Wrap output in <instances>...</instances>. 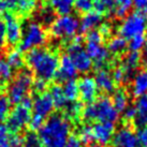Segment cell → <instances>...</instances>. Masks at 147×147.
Instances as JSON below:
<instances>
[{
	"label": "cell",
	"instance_id": "obj_41",
	"mask_svg": "<svg viewBox=\"0 0 147 147\" xmlns=\"http://www.w3.org/2000/svg\"><path fill=\"white\" fill-rule=\"evenodd\" d=\"M132 5L136 9L138 12L147 15V0H132Z\"/></svg>",
	"mask_w": 147,
	"mask_h": 147
},
{
	"label": "cell",
	"instance_id": "obj_24",
	"mask_svg": "<svg viewBox=\"0 0 147 147\" xmlns=\"http://www.w3.org/2000/svg\"><path fill=\"white\" fill-rule=\"evenodd\" d=\"M74 0H44V4L52 8L59 15L70 14L73 8Z\"/></svg>",
	"mask_w": 147,
	"mask_h": 147
},
{
	"label": "cell",
	"instance_id": "obj_11",
	"mask_svg": "<svg viewBox=\"0 0 147 147\" xmlns=\"http://www.w3.org/2000/svg\"><path fill=\"white\" fill-rule=\"evenodd\" d=\"M85 51L91 58L92 63H94L100 69H103V67L110 59V52L107 47L103 46L102 42L86 41Z\"/></svg>",
	"mask_w": 147,
	"mask_h": 147
},
{
	"label": "cell",
	"instance_id": "obj_25",
	"mask_svg": "<svg viewBox=\"0 0 147 147\" xmlns=\"http://www.w3.org/2000/svg\"><path fill=\"white\" fill-rule=\"evenodd\" d=\"M49 96L53 100L54 106L55 109L57 110H62L65 109L67 104H68V100L65 99V94H63V90L62 87L59 84H55V85L51 86L49 87Z\"/></svg>",
	"mask_w": 147,
	"mask_h": 147
},
{
	"label": "cell",
	"instance_id": "obj_18",
	"mask_svg": "<svg viewBox=\"0 0 147 147\" xmlns=\"http://www.w3.org/2000/svg\"><path fill=\"white\" fill-rule=\"evenodd\" d=\"M3 54L5 55V61L13 71H20L23 68L26 67L25 63V55L16 47L14 49H7L3 51Z\"/></svg>",
	"mask_w": 147,
	"mask_h": 147
},
{
	"label": "cell",
	"instance_id": "obj_44",
	"mask_svg": "<svg viewBox=\"0 0 147 147\" xmlns=\"http://www.w3.org/2000/svg\"><path fill=\"white\" fill-rule=\"evenodd\" d=\"M5 49V25L2 20H0V51Z\"/></svg>",
	"mask_w": 147,
	"mask_h": 147
},
{
	"label": "cell",
	"instance_id": "obj_38",
	"mask_svg": "<svg viewBox=\"0 0 147 147\" xmlns=\"http://www.w3.org/2000/svg\"><path fill=\"white\" fill-rule=\"evenodd\" d=\"M9 143L11 147H23V133H11L10 132Z\"/></svg>",
	"mask_w": 147,
	"mask_h": 147
},
{
	"label": "cell",
	"instance_id": "obj_29",
	"mask_svg": "<svg viewBox=\"0 0 147 147\" xmlns=\"http://www.w3.org/2000/svg\"><path fill=\"white\" fill-rule=\"evenodd\" d=\"M23 147H43L41 140L34 131L23 132Z\"/></svg>",
	"mask_w": 147,
	"mask_h": 147
},
{
	"label": "cell",
	"instance_id": "obj_20",
	"mask_svg": "<svg viewBox=\"0 0 147 147\" xmlns=\"http://www.w3.org/2000/svg\"><path fill=\"white\" fill-rule=\"evenodd\" d=\"M101 22H102L101 14L97 13L96 11H90L84 14V16L82 17V20L80 22V30L82 32H88L100 26Z\"/></svg>",
	"mask_w": 147,
	"mask_h": 147
},
{
	"label": "cell",
	"instance_id": "obj_36",
	"mask_svg": "<svg viewBox=\"0 0 147 147\" xmlns=\"http://www.w3.org/2000/svg\"><path fill=\"white\" fill-rule=\"evenodd\" d=\"M49 82H46L44 80H41V78H34V81H33V84H32V88L31 90L34 91V94H43L46 91V89L49 88Z\"/></svg>",
	"mask_w": 147,
	"mask_h": 147
},
{
	"label": "cell",
	"instance_id": "obj_7",
	"mask_svg": "<svg viewBox=\"0 0 147 147\" xmlns=\"http://www.w3.org/2000/svg\"><path fill=\"white\" fill-rule=\"evenodd\" d=\"M147 30V15L141 12L128 14L119 26V36L130 40L131 38L144 34Z\"/></svg>",
	"mask_w": 147,
	"mask_h": 147
},
{
	"label": "cell",
	"instance_id": "obj_39",
	"mask_svg": "<svg viewBox=\"0 0 147 147\" xmlns=\"http://www.w3.org/2000/svg\"><path fill=\"white\" fill-rule=\"evenodd\" d=\"M112 76H113L114 82H116V83L127 82L126 73H125V71H123V67H121V65H120V67H118V68H116V69L113 71Z\"/></svg>",
	"mask_w": 147,
	"mask_h": 147
},
{
	"label": "cell",
	"instance_id": "obj_48",
	"mask_svg": "<svg viewBox=\"0 0 147 147\" xmlns=\"http://www.w3.org/2000/svg\"><path fill=\"white\" fill-rule=\"evenodd\" d=\"M99 1L102 2L106 8H107V10H111V11H112L113 5H114V0H99Z\"/></svg>",
	"mask_w": 147,
	"mask_h": 147
},
{
	"label": "cell",
	"instance_id": "obj_45",
	"mask_svg": "<svg viewBox=\"0 0 147 147\" xmlns=\"http://www.w3.org/2000/svg\"><path fill=\"white\" fill-rule=\"evenodd\" d=\"M136 116V109L135 106H129L123 111V118L126 120H134Z\"/></svg>",
	"mask_w": 147,
	"mask_h": 147
},
{
	"label": "cell",
	"instance_id": "obj_1",
	"mask_svg": "<svg viewBox=\"0 0 147 147\" xmlns=\"http://www.w3.org/2000/svg\"><path fill=\"white\" fill-rule=\"evenodd\" d=\"M25 63L31 70L34 78L49 82L54 80L58 70L59 58L53 51L43 47H37L26 52Z\"/></svg>",
	"mask_w": 147,
	"mask_h": 147
},
{
	"label": "cell",
	"instance_id": "obj_42",
	"mask_svg": "<svg viewBox=\"0 0 147 147\" xmlns=\"http://www.w3.org/2000/svg\"><path fill=\"white\" fill-rule=\"evenodd\" d=\"M138 139H139L140 145L142 147H147V125L141 128V130L138 133Z\"/></svg>",
	"mask_w": 147,
	"mask_h": 147
},
{
	"label": "cell",
	"instance_id": "obj_22",
	"mask_svg": "<svg viewBox=\"0 0 147 147\" xmlns=\"http://www.w3.org/2000/svg\"><path fill=\"white\" fill-rule=\"evenodd\" d=\"M132 94L138 98L147 94V70H142L133 76Z\"/></svg>",
	"mask_w": 147,
	"mask_h": 147
},
{
	"label": "cell",
	"instance_id": "obj_15",
	"mask_svg": "<svg viewBox=\"0 0 147 147\" xmlns=\"http://www.w3.org/2000/svg\"><path fill=\"white\" fill-rule=\"evenodd\" d=\"M78 74V71L74 67L73 62L69 57V55H62L60 59H59V65H58V70L54 80L57 82V84L60 83H65L67 81L73 80Z\"/></svg>",
	"mask_w": 147,
	"mask_h": 147
},
{
	"label": "cell",
	"instance_id": "obj_4",
	"mask_svg": "<svg viewBox=\"0 0 147 147\" xmlns=\"http://www.w3.org/2000/svg\"><path fill=\"white\" fill-rule=\"evenodd\" d=\"M34 81V75L31 72V70L28 68H23L22 70L17 71L15 78H12V81L8 85V94L10 102L12 105L20 104L23 99L28 96L31 91L32 84Z\"/></svg>",
	"mask_w": 147,
	"mask_h": 147
},
{
	"label": "cell",
	"instance_id": "obj_30",
	"mask_svg": "<svg viewBox=\"0 0 147 147\" xmlns=\"http://www.w3.org/2000/svg\"><path fill=\"white\" fill-rule=\"evenodd\" d=\"M113 105L115 106V109L120 112H123L128 107V96L123 90H117L115 91L113 94V99H112Z\"/></svg>",
	"mask_w": 147,
	"mask_h": 147
},
{
	"label": "cell",
	"instance_id": "obj_50",
	"mask_svg": "<svg viewBox=\"0 0 147 147\" xmlns=\"http://www.w3.org/2000/svg\"><path fill=\"white\" fill-rule=\"evenodd\" d=\"M146 47H147V38H146Z\"/></svg>",
	"mask_w": 147,
	"mask_h": 147
},
{
	"label": "cell",
	"instance_id": "obj_32",
	"mask_svg": "<svg viewBox=\"0 0 147 147\" xmlns=\"http://www.w3.org/2000/svg\"><path fill=\"white\" fill-rule=\"evenodd\" d=\"M11 102L7 94H0V123L5 121V119L8 118L9 114L11 112Z\"/></svg>",
	"mask_w": 147,
	"mask_h": 147
},
{
	"label": "cell",
	"instance_id": "obj_47",
	"mask_svg": "<svg viewBox=\"0 0 147 147\" xmlns=\"http://www.w3.org/2000/svg\"><path fill=\"white\" fill-rule=\"evenodd\" d=\"M5 12H8L7 2H5V0H0V17L3 16Z\"/></svg>",
	"mask_w": 147,
	"mask_h": 147
},
{
	"label": "cell",
	"instance_id": "obj_2",
	"mask_svg": "<svg viewBox=\"0 0 147 147\" xmlns=\"http://www.w3.org/2000/svg\"><path fill=\"white\" fill-rule=\"evenodd\" d=\"M71 132L69 119L60 114L49 116L39 130L43 147H65Z\"/></svg>",
	"mask_w": 147,
	"mask_h": 147
},
{
	"label": "cell",
	"instance_id": "obj_33",
	"mask_svg": "<svg viewBox=\"0 0 147 147\" xmlns=\"http://www.w3.org/2000/svg\"><path fill=\"white\" fill-rule=\"evenodd\" d=\"M94 1L96 0H74L73 7L78 13L86 14L94 10Z\"/></svg>",
	"mask_w": 147,
	"mask_h": 147
},
{
	"label": "cell",
	"instance_id": "obj_37",
	"mask_svg": "<svg viewBox=\"0 0 147 147\" xmlns=\"http://www.w3.org/2000/svg\"><path fill=\"white\" fill-rule=\"evenodd\" d=\"M45 120L46 119L42 118L40 116H37V115H32L31 116V119H30V121H29V125H28V128L30 131H39L41 129V127L44 125Z\"/></svg>",
	"mask_w": 147,
	"mask_h": 147
},
{
	"label": "cell",
	"instance_id": "obj_21",
	"mask_svg": "<svg viewBox=\"0 0 147 147\" xmlns=\"http://www.w3.org/2000/svg\"><path fill=\"white\" fill-rule=\"evenodd\" d=\"M140 62H141V55L139 52H130L126 56L121 67L126 73L127 81H129L131 78H133L134 71L140 65Z\"/></svg>",
	"mask_w": 147,
	"mask_h": 147
},
{
	"label": "cell",
	"instance_id": "obj_12",
	"mask_svg": "<svg viewBox=\"0 0 147 147\" xmlns=\"http://www.w3.org/2000/svg\"><path fill=\"white\" fill-rule=\"evenodd\" d=\"M9 12L21 20L31 15L37 8L38 0H5Z\"/></svg>",
	"mask_w": 147,
	"mask_h": 147
},
{
	"label": "cell",
	"instance_id": "obj_16",
	"mask_svg": "<svg viewBox=\"0 0 147 147\" xmlns=\"http://www.w3.org/2000/svg\"><path fill=\"white\" fill-rule=\"evenodd\" d=\"M94 141L101 146H105L112 142L114 136L115 126L113 123H96L91 126Z\"/></svg>",
	"mask_w": 147,
	"mask_h": 147
},
{
	"label": "cell",
	"instance_id": "obj_28",
	"mask_svg": "<svg viewBox=\"0 0 147 147\" xmlns=\"http://www.w3.org/2000/svg\"><path fill=\"white\" fill-rule=\"evenodd\" d=\"M132 7V0H114L112 12L117 17H125Z\"/></svg>",
	"mask_w": 147,
	"mask_h": 147
},
{
	"label": "cell",
	"instance_id": "obj_43",
	"mask_svg": "<svg viewBox=\"0 0 147 147\" xmlns=\"http://www.w3.org/2000/svg\"><path fill=\"white\" fill-rule=\"evenodd\" d=\"M65 147H82V142L78 136L76 135H69V138L67 140V143H65Z\"/></svg>",
	"mask_w": 147,
	"mask_h": 147
},
{
	"label": "cell",
	"instance_id": "obj_3",
	"mask_svg": "<svg viewBox=\"0 0 147 147\" xmlns=\"http://www.w3.org/2000/svg\"><path fill=\"white\" fill-rule=\"evenodd\" d=\"M82 116L86 121L114 123L118 119L119 112L115 109L110 98L102 97L87 104L85 109H83Z\"/></svg>",
	"mask_w": 147,
	"mask_h": 147
},
{
	"label": "cell",
	"instance_id": "obj_34",
	"mask_svg": "<svg viewBox=\"0 0 147 147\" xmlns=\"http://www.w3.org/2000/svg\"><path fill=\"white\" fill-rule=\"evenodd\" d=\"M146 45V37L144 34L136 36L130 39V42L128 44V47L130 49V52H139Z\"/></svg>",
	"mask_w": 147,
	"mask_h": 147
},
{
	"label": "cell",
	"instance_id": "obj_46",
	"mask_svg": "<svg viewBox=\"0 0 147 147\" xmlns=\"http://www.w3.org/2000/svg\"><path fill=\"white\" fill-rule=\"evenodd\" d=\"M99 31L102 34V37H106V36H109L111 33V26L107 24L102 25V26L100 27V30H99Z\"/></svg>",
	"mask_w": 147,
	"mask_h": 147
},
{
	"label": "cell",
	"instance_id": "obj_14",
	"mask_svg": "<svg viewBox=\"0 0 147 147\" xmlns=\"http://www.w3.org/2000/svg\"><path fill=\"white\" fill-rule=\"evenodd\" d=\"M54 109H55L54 102L49 92L45 91L43 94H37L33 98V115H37V116L46 119L49 116L52 115Z\"/></svg>",
	"mask_w": 147,
	"mask_h": 147
},
{
	"label": "cell",
	"instance_id": "obj_23",
	"mask_svg": "<svg viewBox=\"0 0 147 147\" xmlns=\"http://www.w3.org/2000/svg\"><path fill=\"white\" fill-rule=\"evenodd\" d=\"M136 116L134 118V123L139 128H143L147 125V94L139 97L135 103Z\"/></svg>",
	"mask_w": 147,
	"mask_h": 147
},
{
	"label": "cell",
	"instance_id": "obj_17",
	"mask_svg": "<svg viewBox=\"0 0 147 147\" xmlns=\"http://www.w3.org/2000/svg\"><path fill=\"white\" fill-rule=\"evenodd\" d=\"M113 147H139L138 134L130 128H121L114 134L112 139Z\"/></svg>",
	"mask_w": 147,
	"mask_h": 147
},
{
	"label": "cell",
	"instance_id": "obj_49",
	"mask_svg": "<svg viewBox=\"0 0 147 147\" xmlns=\"http://www.w3.org/2000/svg\"><path fill=\"white\" fill-rule=\"evenodd\" d=\"M144 57H145V60H146V62H147V47H146V49H145V54H144Z\"/></svg>",
	"mask_w": 147,
	"mask_h": 147
},
{
	"label": "cell",
	"instance_id": "obj_5",
	"mask_svg": "<svg viewBox=\"0 0 147 147\" xmlns=\"http://www.w3.org/2000/svg\"><path fill=\"white\" fill-rule=\"evenodd\" d=\"M49 34L46 30L43 28V26L31 22L27 25V27L23 31L22 40L18 44V49L22 53H26L30 49H37V47H42L47 41Z\"/></svg>",
	"mask_w": 147,
	"mask_h": 147
},
{
	"label": "cell",
	"instance_id": "obj_8",
	"mask_svg": "<svg viewBox=\"0 0 147 147\" xmlns=\"http://www.w3.org/2000/svg\"><path fill=\"white\" fill-rule=\"evenodd\" d=\"M83 38L81 36H75L73 41L67 46V55H69L74 67L78 72L86 73L90 71L92 67V60L89 55L86 53L85 49L82 45Z\"/></svg>",
	"mask_w": 147,
	"mask_h": 147
},
{
	"label": "cell",
	"instance_id": "obj_27",
	"mask_svg": "<svg viewBox=\"0 0 147 147\" xmlns=\"http://www.w3.org/2000/svg\"><path fill=\"white\" fill-rule=\"evenodd\" d=\"M62 90H63L65 99H67L68 101H70V102L76 101V99L78 98V82L74 81V80H70V81L65 82L63 87H62Z\"/></svg>",
	"mask_w": 147,
	"mask_h": 147
},
{
	"label": "cell",
	"instance_id": "obj_10",
	"mask_svg": "<svg viewBox=\"0 0 147 147\" xmlns=\"http://www.w3.org/2000/svg\"><path fill=\"white\" fill-rule=\"evenodd\" d=\"M31 110H28L21 104L15 105L8 118L5 119V126L11 133H21L26 127L29 125V121L31 119Z\"/></svg>",
	"mask_w": 147,
	"mask_h": 147
},
{
	"label": "cell",
	"instance_id": "obj_31",
	"mask_svg": "<svg viewBox=\"0 0 147 147\" xmlns=\"http://www.w3.org/2000/svg\"><path fill=\"white\" fill-rule=\"evenodd\" d=\"M65 110V117L68 119H78L83 112L82 103L78 102V101H73V102H71L70 104H67Z\"/></svg>",
	"mask_w": 147,
	"mask_h": 147
},
{
	"label": "cell",
	"instance_id": "obj_35",
	"mask_svg": "<svg viewBox=\"0 0 147 147\" xmlns=\"http://www.w3.org/2000/svg\"><path fill=\"white\" fill-rule=\"evenodd\" d=\"M80 140L82 144L90 145L94 142V134H92V129L90 126H84L80 131Z\"/></svg>",
	"mask_w": 147,
	"mask_h": 147
},
{
	"label": "cell",
	"instance_id": "obj_13",
	"mask_svg": "<svg viewBox=\"0 0 147 147\" xmlns=\"http://www.w3.org/2000/svg\"><path fill=\"white\" fill-rule=\"evenodd\" d=\"M78 96L81 97L83 102L89 103L96 101L98 97V86L96 84L94 78L91 76H83L78 82Z\"/></svg>",
	"mask_w": 147,
	"mask_h": 147
},
{
	"label": "cell",
	"instance_id": "obj_26",
	"mask_svg": "<svg viewBox=\"0 0 147 147\" xmlns=\"http://www.w3.org/2000/svg\"><path fill=\"white\" fill-rule=\"evenodd\" d=\"M128 47V43H127V40L123 39V37L120 36H117V37L112 38L107 44V49L109 52L112 54H121L123 53L126 49Z\"/></svg>",
	"mask_w": 147,
	"mask_h": 147
},
{
	"label": "cell",
	"instance_id": "obj_40",
	"mask_svg": "<svg viewBox=\"0 0 147 147\" xmlns=\"http://www.w3.org/2000/svg\"><path fill=\"white\" fill-rule=\"evenodd\" d=\"M9 135H10V131L7 128L5 123H0V146L8 143Z\"/></svg>",
	"mask_w": 147,
	"mask_h": 147
},
{
	"label": "cell",
	"instance_id": "obj_6",
	"mask_svg": "<svg viewBox=\"0 0 147 147\" xmlns=\"http://www.w3.org/2000/svg\"><path fill=\"white\" fill-rule=\"evenodd\" d=\"M80 29V21L71 14L60 15L49 26V33L56 39L70 40L76 36Z\"/></svg>",
	"mask_w": 147,
	"mask_h": 147
},
{
	"label": "cell",
	"instance_id": "obj_9",
	"mask_svg": "<svg viewBox=\"0 0 147 147\" xmlns=\"http://www.w3.org/2000/svg\"><path fill=\"white\" fill-rule=\"evenodd\" d=\"M5 25V49H14L20 44L23 36L21 18L11 12H5L3 16ZM3 49V51H4Z\"/></svg>",
	"mask_w": 147,
	"mask_h": 147
},
{
	"label": "cell",
	"instance_id": "obj_19",
	"mask_svg": "<svg viewBox=\"0 0 147 147\" xmlns=\"http://www.w3.org/2000/svg\"><path fill=\"white\" fill-rule=\"evenodd\" d=\"M94 78V81H96L97 86H98V89L102 90L103 92H107V94L114 91L115 82L114 80H113V76L104 68L103 69H99Z\"/></svg>",
	"mask_w": 147,
	"mask_h": 147
}]
</instances>
